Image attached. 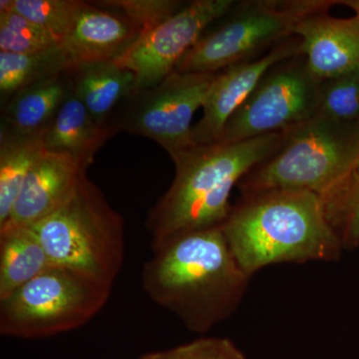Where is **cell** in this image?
I'll list each match as a JSON object with an SVG mask.
<instances>
[{"label": "cell", "instance_id": "1", "mask_svg": "<svg viewBox=\"0 0 359 359\" xmlns=\"http://www.w3.org/2000/svg\"><path fill=\"white\" fill-rule=\"evenodd\" d=\"M152 250L142 269L143 289L189 330L205 334L237 311L250 276L238 266L221 226L184 231Z\"/></svg>", "mask_w": 359, "mask_h": 359}, {"label": "cell", "instance_id": "2", "mask_svg": "<svg viewBox=\"0 0 359 359\" xmlns=\"http://www.w3.org/2000/svg\"><path fill=\"white\" fill-rule=\"evenodd\" d=\"M221 228L250 278L271 264L339 261L344 250L320 196L306 191L241 197Z\"/></svg>", "mask_w": 359, "mask_h": 359}, {"label": "cell", "instance_id": "3", "mask_svg": "<svg viewBox=\"0 0 359 359\" xmlns=\"http://www.w3.org/2000/svg\"><path fill=\"white\" fill-rule=\"evenodd\" d=\"M283 133L194 146L175 158L173 183L146 219L152 245L184 231L222 226L233 207L231 191L252 168L276 151Z\"/></svg>", "mask_w": 359, "mask_h": 359}, {"label": "cell", "instance_id": "4", "mask_svg": "<svg viewBox=\"0 0 359 359\" xmlns=\"http://www.w3.org/2000/svg\"><path fill=\"white\" fill-rule=\"evenodd\" d=\"M26 228L52 266L114 285L124 264V219L87 174L55 211Z\"/></svg>", "mask_w": 359, "mask_h": 359}, {"label": "cell", "instance_id": "5", "mask_svg": "<svg viewBox=\"0 0 359 359\" xmlns=\"http://www.w3.org/2000/svg\"><path fill=\"white\" fill-rule=\"evenodd\" d=\"M358 146V125L314 116L285 131L280 146L237 188L242 197L269 191H306L323 197L351 171Z\"/></svg>", "mask_w": 359, "mask_h": 359}, {"label": "cell", "instance_id": "6", "mask_svg": "<svg viewBox=\"0 0 359 359\" xmlns=\"http://www.w3.org/2000/svg\"><path fill=\"white\" fill-rule=\"evenodd\" d=\"M339 0H245L235 1L210 25L176 66L179 73H216L264 55L294 36L306 16L330 9Z\"/></svg>", "mask_w": 359, "mask_h": 359}, {"label": "cell", "instance_id": "7", "mask_svg": "<svg viewBox=\"0 0 359 359\" xmlns=\"http://www.w3.org/2000/svg\"><path fill=\"white\" fill-rule=\"evenodd\" d=\"M111 290L72 269L52 266L0 301V334L34 340L72 332L102 311Z\"/></svg>", "mask_w": 359, "mask_h": 359}, {"label": "cell", "instance_id": "8", "mask_svg": "<svg viewBox=\"0 0 359 359\" xmlns=\"http://www.w3.org/2000/svg\"><path fill=\"white\" fill-rule=\"evenodd\" d=\"M219 72L174 71L154 87L135 90L116 109L108 128L114 135L126 132L147 137L174 160L194 147V115Z\"/></svg>", "mask_w": 359, "mask_h": 359}, {"label": "cell", "instance_id": "9", "mask_svg": "<svg viewBox=\"0 0 359 359\" xmlns=\"http://www.w3.org/2000/svg\"><path fill=\"white\" fill-rule=\"evenodd\" d=\"M320 81L302 54L271 66L224 125L216 143L282 133L316 115Z\"/></svg>", "mask_w": 359, "mask_h": 359}, {"label": "cell", "instance_id": "10", "mask_svg": "<svg viewBox=\"0 0 359 359\" xmlns=\"http://www.w3.org/2000/svg\"><path fill=\"white\" fill-rule=\"evenodd\" d=\"M235 0H193L150 32L144 33L118 65L133 72L136 90L161 83L176 69L179 61L205 30L224 16Z\"/></svg>", "mask_w": 359, "mask_h": 359}, {"label": "cell", "instance_id": "11", "mask_svg": "<svg viewBox=\"0 0 359 359\" xmlns=\"http://www.w3.org/2000/svg\"><path fill=\"white\" fill-rule=\"evenodd\" d=\"M297 54H301V39L294 35L264 55L219 71L203 103L202 117L194 124V146L216 143L226 123L247 100L266 71Z\"/></svg>", "mask_w": 359, "mask_h": 359}, {"label": "cell", "instance_id": "12", "mask_svg": "<svg viewBox=\"0 0 359 359\" xmlns=\"http://www.w3.org/2000/svg\"><path fill=\"white\" fill-rule=\"evenodd\" d=\"M86 170L71 156L44 149L0 231L26 228L55 211L76 188Z\"/></svg>", "mask_w": 359, "mask_h": 359}, {"label": "cell", "instance_id": "13", "mask_svg": "<svg viewBox=\"0 0 359 359\" xmlns=\"http://www.w3.org/2000/svg\"><path fill=\"white\" fill-rule=\"evenodd\" d=\"M328 11L306 16L294 30L301 54L320 81L359 70V15L339 18Z\"/></svg>", "mask_w": 359, "mask_h": 359}, {"label": "cell", "instance_id": "14", "mask_svg": "<svg viewBox=\"0 0 359 359\" xmlns=\"http://www.w3.org/2000/svg\"><path fill=\"white\" fill-rule=\"evenodd\" d=\"M143 34L140 26L114 9L85 1L62 41L72 66L116 61Z\"/></svg>", "mask_w": 359, "mask_h": 359}, {"label": "cell", "instance_id": "15", "mask_svg": "<svg viewBox=\"0 0 359 359\" xmlns=\"http://www.w3.org/2000/svg\"><path fill=\"white\" fill-rule=\"evenodd\" d=\"M68 76L73 91L93 119L107 129L116 109L136 90L133 72L115 61L74 65Z\"/></svg>", "mask_w": 359, "mask_h": 359}, {"label": "cell", "instance_id": "16", "mask_svg": "<svg viewBox=\"0 0 359 359\" xmlns=\"http://www.w3.org/2000/svg\"><path fill=\"white\" fill-rule=\"evenodd\" d=\"M113 136L109 129L100 126L93 119L70 87L41 140L46 150L65 153L88 168L97 151Z\"/></svg>", "mask_w": 359, "mask_h": 359}, {"label": "cell", "instance_id": "17", "mask_svg": "<svg viewBox=\"0 0 359 359\" xmlns=\"http://www.w3.org/2000/svg\"><path fill=\"white\" fill-rule=\"evenodd\" d=\"M70 87L67 70L20 90L1 106L2 126L18 134L41 138Z\"/></svg>", "mask_w": 359, "mask_h": 359}, {"label": "cell", "instance_id": "18", "mask_svg": "<svg viewBox=\"0 0 359 359\" xmlns=\"http://www.w3.org/2000/svg\"><path fill=\"white\" fill-rule=\"evenodd\" d=\"M52 266L29 229L0 231V301Z\"/></svg>", "mask_w": 359, "mask_h": 359}, {"label": "cell", "instance_id": "19", "mask_svg": "<svg viewBox=\"0 0 359 359\" xmlns=\"http://www.w3.org/2000/svg\"><path fill=\"white\" fill-rule=\"evenodd\" d=\"M39 137L26 136L2 126L0 130V226L6 223L26 177L44 150Z\"/></svg>", "mask_w": 359, "mask_h": 359}, {"label": "cell", "instance_id": "20", "mask_svg": "<svg viewBox=\"0 0 359 359\" xmlns=\"http://www.w3.org/2000/svg\"><path fill=\"white\" fill-rule=\"evenodd\" d=\"M72 67L62 46L34 53L0 51L1 106L20 90L65 73Z\"/></svg>", "mask_w": 359, "mask_h": 359}, {"label": "cell", "instance_id": "21", "mask_svg": "<svg viewBox=\"0 0 359 359\" xmlns=\"http://www.w3.org/2000/svg\"><path fill=\"white\" fill-rule=\"evenodd\" d=\"M325 216L344 250L359 248V177L340 182L320 198Z\"/></svg>", "mask_w": 359, "mask_h": 359}, {"label": "cell", "instance_id": "22", "mask_svg": "<svg viewBox=\"0 0 359 359\" xmlns=\"http://www.w3.org/2000/svg\"><path fill=\"white\" fill-rule=\"evenodd\" d=\"M340 124L359 121V70L320 81L316 115Z\"/></svg>", "mask_w": 359, "mask_h": 359}, {"label": "cell", "instance_id": "23", "mask_svg": "<svg viewBox=\"0 0 359 359\" xmlns=\"http://www.w3.org/2000/svg\"><path fill=\"white\" fill-rule=\"evenodd\" d=\"M61 45L62 39L15 11L0 14V51L34 53Z\"/></svg>", "mask_w": 359, "mask_h": 359}, {"label": "cell", "instance_id": "24", "mask_svg": "<svg viewBox=\"0 0 359 359\" xmlns=\"http://www.w3.org/2000/svg\"><path fill=\"white\" fill-rule=\"evenodd\" d=\"M84 4L83 0H14V11L63 41Z\"/></svg>", "mask_w": 359, "mask_h": 359}, {"label": "cell", "instance_id": "25", "mask_svg": "<svg viewBox=\"0 0 359 359\" xmlns=\"http://www.w3.org/2000/svg\"><path fill=\"white\" fill-rule=\"evenodd\" d=\"M96 6L119 11L140 26L144 33L150 32L178 13L187 1L181 0H98Z\"/></svg>", "mask_w": 359, "mask_h": 359}, {"label": "cell", "instance_id": "26", "mask_svg": "<svg viewBox=\"0 0 359 359\" xmlns=\"http://www.w3.org/2000/svg\"><path fill=\"white\" fill-rule=\"evenodd\" d=\"M139 359H249L226 337H201L188 344L150 351Z\"/></svg>", "mask_w": 359, "mask_h": 359}, {"label": "cell", "instance_id": "27", "mask_svg": "<svg viewBox=\"0 0 359 359\" xmlns=\"http://www.w3.org/2000/svg\"><path fill=\"white\" fill-rule=\"evenodd\" d=\"M14 11V0H1L0 1V14Z\"/></svg>", "mask_w": 359, "mask_h": 359}, {"label": "cell", "instance_id": "28", "mask_svg": "<svg viewBox=\"0 0 359 359\" xmlns=\"http://www.w3.org/2000/svg\"><path fill=\"white\" fill-rule=\"evenodd\" d=\"M358 177H359V146L358 155H356V159L355 161H354L353 169H351V171L349 172L348 175H347L346 178H344V180L358 178ZM344 180H342V181H344Z\"/></svg>", "mask_w": 359, "mask_h": 359}, {"label": "cell", "instance_id": "29", "mask_svg": "<svg viewBox=\"0 0 359 359\" xmlns=\"http://www.w3.org/2000/svg\"><path fill=\"white\" fill-rule=\"evenodd\" d=\"M339 4L349 7L359 15V0H340Z\"/></svg>", "mask_w": 359, "mask_h": 359}, {"label": "cell", "instance_id": "30", "mask_svg": "<svg viewBox=\"0 0 359 359\" xmlns=\"http://www.w3.org/2000/svg\"><path fill=\"white\" fill-rule=\"evenodd\" d=\"M358 129H359V121H358Z\"/></svg>", "mask_w": 359, "mask_h": 359}]
</instances>
